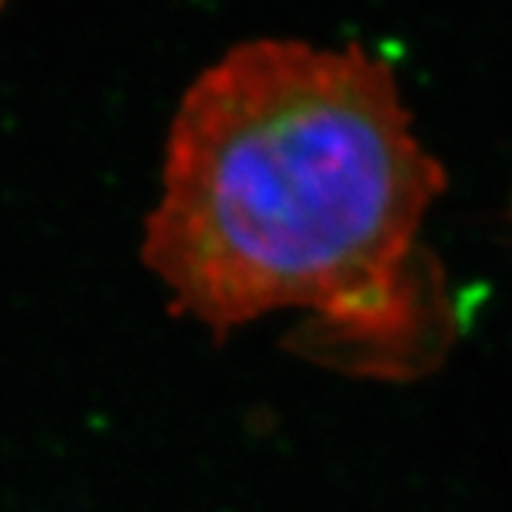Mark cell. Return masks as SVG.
Returning a JSON list of instances; mask_svg holds the SVG:
<instances>
[{"instance_id":"1","label":"cell","mask_w":512,"mask_h":512,"mask_svg":"<svg viewBox=\"0 0 512 512\" xmlns=\"http://www.w3.org/2000/svg\"><path fill=\"white\" fill-rule=\"evenodd\" d=\"M441 188L382 60L262 37L185 92L143 256L217 336L282 308L370 316Z\"/></svg>"}]
</instances>
